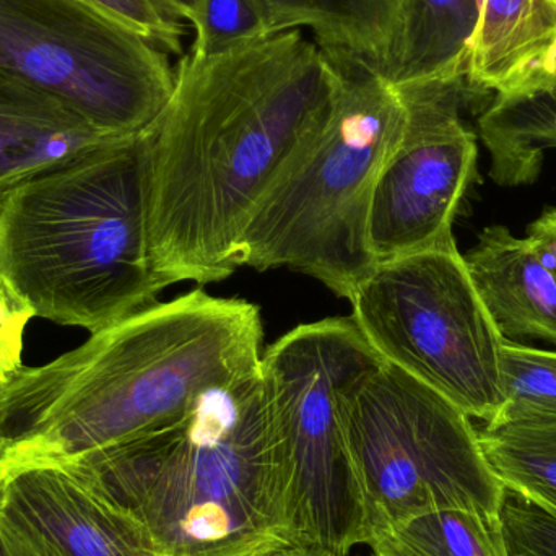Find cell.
<instances>
[{
  "mask_svg": "<svg viewBox=\"0 0 556 556\" xmlns=\"http://www.w3.org/2000/svg\"><path fill=\"white\" fill-rule=\"evenodd\" d=\"M342 68L303 29L182 54L140 134L153 273L163 290L235 274L248 222L329 111Z\"/></svg>",
  "mask_w": 556,
  "mask_h": 556,
  "instance_id": "6da1fadb",
  "label": "cell"
},
{
  "mask_svg": "<svg viewBox=\"0 0 556 556\" xmlns=\"http://www.w3.org/2000/svg\"><path fill=\"white\" fill-rule=\"evenodd\" d=\"M261 309L201 288L146 307L0 392V483L68 466L191 414L260 371Z\"/></svg>",
  "mask_w": 556,
  "mask_h": 556,
  "instance_id": "7a4b0ae2",
  "label": "cell"
},
{
  "mask_svg": "<svg viewBox=\"0 0 556 556\" xmlns=\"http://www.w3.org/2000/svg\"><path fill=\"white\" fill-rule=\"evenodd\" d=\"M0 277L35 317L91 333L159 303L140 134L48 169L7 198Z\"/></svg>",
  "mask_w": 556,
  "mask_h": 556,
  "instance_id": "3957f363",
  "label": "cell"
},
{
  "mask_svg": "<svg viewBox=\"0 0 556 556\" xmlns=\"http://www.w3.org/2000/svg\"><path fill=\"white\" fill-rule=\"evenodd\" d=\"M80 463L165 556H250L294 541L260 371L212 391L176 424Z\"/></svg>",
  "mask_w": 556,
  "mask_h": 556,
  "instance_id": "277c9868",
  "label": "cell"
},
{
  "mask_svg": "<svg viewBox=\"0 0 556 556\" xmlns=\"http://www.w3.org/2000/svg\"><path fill=\"white\" fill-rule=\"evenodd\" d=\"M340 68L316 132L248 222L240 264L261 273L287 267L350 300L379 264L369 247V211L379 173L404 134L407 108L386 75Z\"/></svg>",
  "mask_w": 556,
  "mask_h": 556,
  "instance_id": "5b68a950",
  "label": "cell"
},
{
  "mask_svg": "<svg viewBox=\"0 0 556 556\" xmlns=\"http://www.w3.org/2000/svg\"><path fill=\"white\" fill-rule=\"evenodd\" d=\"M382 362L352 317L301 324L261 356L264 412L294 541L339 556L366 547L343 405L350 389Z\"/></svg>",
  "mask_w": 556,
  "mask_h": 556,
  "instance_id": "8992f818",
  "label": "cell"
},
{
  "mask_svg": "<svg viewBox=\"0 0 556 556\" xmlns=\"http://www.w3.org/2000/svg\"><path fill=\"white\" fill-rule=\"evenodd\" d=\"M343 417L366 545L440 509L502 513L505 485L472 418L424 382L382 362L350 389Z\"/></svg>",
  "mask_w": 556,
  "mask_h": 556,
  "instance_id": "52a82bcc",
  "label": "cell"
},
{
  "mask_svg": "<svg viewBox=\"0 0 556 556\" xmlns=\"http://www.w3.org/2000/svg\"><path fill=\"white\" fill-rule=\"evenodd\" d=\"M352 319L395 368L490 424L503 405V336L456 240L384 261L358 285Z\"/></svg>",
  "mask_w": 556,
  "mask_h": 556,
  "instance_id": "ba28073f",
  "label": "cell"
},
{
  "mask_svg": "<svg viewBox=\"0 0 556 556\" xmlns=\"http://www.w3.org/2000/svg\"><path fill=\"white\" fill-rule=\"evenodd\" d=\"M0 72L121 137L142 134L175 87L166 52L81 0H0Z\"/></svg>",
  "mask_w": 556,
  "mask_h": 556,
  "instance_id": "9c48e42d",
  "label": "cell"
},
{
  "mask_svg": "<svg viewBox=\"0 0 556 556\" xmlns=\"http://www.w3.org/2000/svg\"><path fill=\"white\" fill-rule=\"evenodd\" d=\"M404 134L379 173L369 211L378 263L454 238L453 225L476 173L477 137L460 117L464 80L402 85Z\"/></svg>",
  "mask_w": 556,
  "mask_h": 556,
  "instance_id": "30bf717a",
  "label": "cell"
},
{
  "mask_svg": "<svg viewBox=\"0 0 556 556\" xmlns=\"http://www.w3.org/2000/svg\"><path fill=\"white\" fill-rule=\"evenodd\" d=\"M0 515L39 556H165L87 464L29 469L5 480Z\"/></svg>",
  "mask_w": 556,
  "mask_h": 556,
  "instance_id": "8fae6325",
  "label": "cell"
},
{
  "mask_svg": "<svg viewBox=\"0 0 556 556\" xmlns=\"http://www.w3.org/2000/svg\"><path fill=\"white\" fill-rule=\"evenodd\" d=\"M124 139L129 137L101 132L58 98L0 72V207L35 176Z\"/></svg>",
  "mask_w": 556,
  "mask_h": 556,
  "instance_id": "7c38bea8",
  "label": "cell"
},
{
  "mask_svg": "<svg viewBox=\"0 0 556 556\" xmlns=\"http://www.w3.org/2000/svg\"><path fill=\"white\" fill-rule=\"evenodd\" d=\"M464 260L503 339L556 343V266L534 240L495 225Z\"/></svg>",
  "mask_w": 556,
  "mask_h": 556,
  "instance_id": "4fadbf2b",
  "label": "cell"
},
{
  "mask_svg": "<svg viewBox=\"0 0 556 556\" xmlns=\"http://www.w3.org/2000/svg\"><path fill=\"white\" fill-rule=\"evenodd\" d=\"M467 93L522 90L551 80L542 59L556 36V0H477Z\"/></svg>",
  "mask_w": 556,
  "mask_h": 556,
  "instance_id": "5bb4252c",
  "label": "cell"
},
{
  "mask_svg": "<svg viewBox=\"0 0 556 556\" xmlns=\"http://www.w3.org/2000/svg\"><path fill=\"white\" fill-rule=\"evenodd\" d=\"M477 20V0H402L382 75L397 87L464 80Z\"/></svg>",
  "mask_w": 556,
  "mask_h": 556,
  "instance_id": "9a60e30c",
  "label": "cell"
},
{
  "mask_svg": "<svg viewBox=\"0 0 556 556\" xmlns=\"http://www.w3.org/2000/svg\"><path fill=\"white\" fill-rule=\"evenodd\" d=\"M498 185H528L541 172L544 152L556 147V88L538 93H496L480 117Z\"/></svg>",
  "mask_w": 556,
  "mask_h": 556,
  "instance_id": "2e32d148",
  "label": "cell"
},
{
  "mask_svg": "<svg viewBox=\"0 0 556 556\" xmlns=\"http://www.w3.org/2000/svg\"><path fill=\"white\" fill-rule=\"evenodd\" d=\"M189 52L214 55L266 41L291 29L319 31V18L307 0H202L191 23Z\"/></svg>",
  "mask_w": 556,
  "mask_h": 556,
  "instance_id": "e0dca14e",
  "label": "cell"
},
{
  "mask_svg": "<svg viewBox=\"0 0 556 556\" xmlns=\"http://www.w3.org/2000/svg\"><path fill=\"white\" fill-rule=\"evenodd\" d=\"M369 556H509L500 516L440 509L372 539Z\"/></svg>",
  "mask_w": 556,
  "mask_h": 556,
  "instance_id": "ac0fdd59",
  "label": "cell"
},
{
  "mask_svg": "<svg viewBox=\"0 0 556 556\" xmlns=\"http://www.w3.org/2000/svg\"><path fill=\"white\" fill-rule=\"evenodd\" d=\"M319 18L314 41L340 67L384 72L402 0H307Z\"/></svg>",
  "mask_w": 556,
  "mask_h": 556,
  "instance_id": "d6986e66",
  "label": "cell"
},
{
  "mask_svg": "<svg viewBox=\"0 0 556 556\" xmlns=\"http://www.w3.org/2000/svg\"><path fill=\"white\" fill-rule=\"evenodd\" d=\"M479 440L506 489L556 515V421L483 425Z\"/></svg>",
  "mask_w": 556,
  "mask_h": 556,
  "instance_id": "ffe728a7",
  "label": "cell"
},
{
  "mask_svg": "<svg viewBox=\"0 0 556 556\" xmlns=\"http://www.w3.org/2000/svg\"><path fill=\"white\" fill-rule=\"evenodd\" d=\"M502 389V408L485 425L556 421V352L503 340Z\"/></svg>",
  "mask_w": 556,
  "mask_h": 556,
  "instance_id": "44dd1931",
  "label": "cell"
},
{
  "mask_svg": "<svg viewBox=\"0 0 556 556\" xmlns=\"http://www.w3.org/2000/svg\"><path fill=\"white\" fill-rule=\"evenodd\" d=\"M166 54H182L188 22L169 0H81Z\"/></svg>",
  "mask_w": 556,
  "mask_h": 556,
  "instance_id": "7402d4cb",
  "label": "cell"
},
{
  "mask_svg": "<svg viewBox=\"0 0 556 556\" xmlns=\"http://www.w3.org/2000/svg\"><path fill=\"white\" fill-rule=\"evenodd\" d=\"M500 518L509 556H556L555 513L505 486Z\"/></svg>",
  "mask_w": 556,
  "mask_h": 556,
  "instance_id": "603a6c76",
  "label": "cell"
},
{
  "mask_svg": "<svg viewBox=\"0 0 556 556\" xmlns=\"http://www.w3.org/2000/svg\"><path fill=\"white\" fill-rule=\"evenodd\" d=\"M33 311L23 304L0 277V392L23 369V337Z\"/></svg>",
  "mask_w": 556,
  "mask_h": 556,
  "instance_id": "cb8c5ba5",
  "label": "cell"
},
{
  "mask_svg": "<svg viewBox=\"0 0 556 556\" xmlns=\"http://www.w3.org/2000/svg\"><path fill=\"white\" fill-rule=\"evenodd\" d=\"M528 237L538 243L545 257L556 266V208L539 217L529 227Z\"/></svg>",
  "mask_w": 556,
  "mask_h": 556,
  "instance_id": "d4e9b609",
  "label": "cell"
},
{
  "mask_svg": "<svg viewBox=\"0 0 556 556\" xmlns=\"http://www.w3.org/2000/svg\"><path fill=\"white\" fill-rule=\"evenodd\" d=\"M250 556H339L309 542L288 541L264 548Z\"/></svg>",
  "mask_w": 556,
  "mask_h": 556,
  "instance_id": "484cf974",
  "label": "cell"
},
{
  "mask_svg": "<svg viewBox=\"0 0 556 556\" xmlns=\"http://www.w3.org/2000/svg\"><path fill=\"white\" fill-rule=\"evenodd\" d=\"M0 556H39L0 515Z\"/></svg>",
  "mask_w": 556,
  "mask_h": 556,
  "instance_id": "4316f807",
  "label": "cell"
},
{
  "mask_svg": "<svg viewBox=\"0 0 556 556\" xmlns=\"http://www.w3.org/2000/svg\"><path fill=\"white\" fill-rule=\"evenodd\" d=\"M169 2L175 3L176 9L181 12L182 18L191 26L195 15H198L199 9H201L202 0H169Z\"/></svg>",
  "mask_w": 556,
  "mask_h": 556,
  "instance_id": "83f0119b",
  "label": "cell"
},
{
  "mask_svg": "<svg viewBox=\"0 0 556 556\" xmlns=\"http://www.w3.org/2000/svg\"><path fill=\"white\" fill-rule=\"evenodd\" d=\"M542 71L556 78V36L551 46H548L547 51H545L544 59H542Z\"/></svg>",
  "mask_w": 556,
  "mask_h": 556,
  "instance_id": "f1b7e54d",
  "label": "cell"
}]
</instances>
